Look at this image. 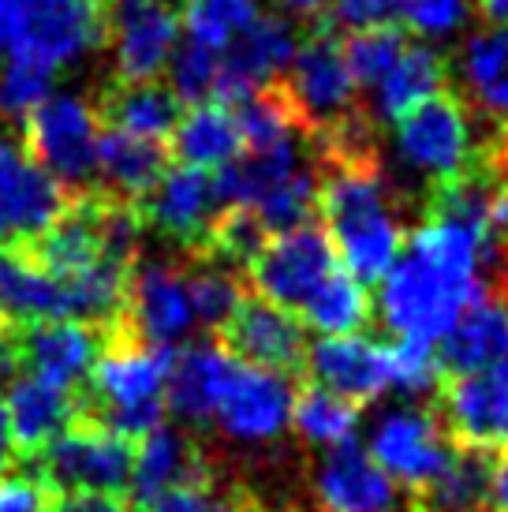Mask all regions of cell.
<instances>
[{
  "mask_svg": "<svg viewBox=\"0 0 508 512\" xmlns=\"http://www.w3.org/2000/svg\"><path fill=\"white\" fill-rule=\"evenodd\" d=\"M441 423L460 449H505L508 445V363L471 378L441 382L434 393Z\"/></svg>",
  "mask_w": 508,
  "mask_h": 512,
  "instance_id": "obj_13",
  "label": "cell"
},
{
  "mask_svg": "<svg viewBox=\"0 0 508 512\" xmlns=\"http://www.w3.org/2000/svg\"><path fill=\"white\" fill-rule=\"evenodd\" d=\"M389 352V382L408 393V397H423V393H438L441 367H438V348L430 341H415V337H396L385 344Z\"/></svg>",
  "mask_w": 508,
  "mask_h": 512,
  "instance_id": "obj_37",
  "label": "cell"
},
{
  "mask_svg": "<svg viewBox=\"0 0 508 512\" xmlns=\"http://www.w3.org/2000/svg\"><path fill=\"white\" fill-rule=\"evenodd\" d=\"M292 427L303 434V441H311V445L337 449V445H344V441H355L359 408L307 382L303 389H296V404H292Z\"/></svg>",
  "mask_w": 508,
  "mask_h": 512,
  "instance_id": "obj_32",
  "label": "cell"
},
{
  "mask_svg": "<svg viewBox=\"0 0 508 512\" xmlns=\"http://www.w3.org/2000/svg\"><path fill=\"white\" fill-rule=\"evenodd\" d=\"M135 441L116 438L109 430L75 423L53 438L42 453L27 460V475L45 486L49 498L64 494H113L120 498L135 471Z\"/></svg>",
  "mask_w": 508,
  "mask_h": 512,
  "instance_id": "obj_4",
  "label": "cell"
},
{
  "mask_svg": "<svg viewBox=\"0 0 508 512\" xmlns=\"http://www.w3.org/2000/svg\"><path fill=\"white\" fill-rule=\"evenodd\" d=\"M217 72H221V53L210 49V45H198L187 38V42L172 53L169 86L176 90V98L184 101V105H198V101L213 98Z\"/></svg>",
  "mask_w": 508,
  "mask_h": 512,
  "instance_id": "obj_38",
  "label": "cell"
},
{
  "mask_svg": "<svg viewBox=\"0 0 508 512\" xmlns=\"http://www.w3.org/2000/svg\"><path fill=\"white\" fill-rule=\"evenodd\" d=\"M471 12L486 30H508V0H471Z\"/></svg>",
  "mask_w": 508,
  "mask_h": 512,
  "instance_id": "obj_46",
  "label": "cell"
},
{
  "mask_svg": "<svg viewBox=\"0 0 508 512\" xmlns=\"http://www.w3.org/2000/svg\"><path fill=\"white\" fill-rule=\"evenodd\" d=\"M8 415H12V438L19 464H27L42 453L53 438L79 423V393L64 385L42 382V378H15L8 393Z\"/></svg>",
  "mask_w": 508,
  "mask_h": 512,
  "instance_id": "obj_25",
  "label": "cell"
},
{
  "mask_svg": "<svg viewBox=\"0 0 508 512\" xmlns=\"http://www.w3.org/2000/svg\"><path fill=\"white\" fill-rule=\"evenodd\" d=\"M299 34L281 15H258L251 27L240 30L221 53V72L213 83V98L221 105H240L273 79H281L299 49Z\"/></svg>",
  "mask_w": 508,
  "mask_h": 512,
  "instance_id": "obj_11",
  "label": "cell"
},
{
  "mask_svg": "<svg viewBox=\"0 0 508 512\" xmlns=\"http://www.w3.org/2000/svg\"><path fill=\"white\" fill-rule=\"evenodd\" d=\"M184 12L169 0H109V45L120 79H157L176 53Z\"/></svg>",
  "mask_w": 508,
  "mask_h": 512,
  "instance_id": "obj_12",
  "label": "cell"
},
{
  "mask_svg": "<svg viewBox=\"0 0 508 512\" xmlns=\"http://www.w3.org/2000/svg\"><path fill=\"white\" fill-rule=\"evenodd\" d=\"M49 501L53 498L45 494V486L27 471L0 475V512H45Z\"/></svg>",
  "mask_w": 508,
  "mask_h": 512,
  "instance_id": "obj_40",
  "label": "cell"
},
{
  "mask_svg": "<svg viewBox=\"0 0 508 512\" xmlns=\"http://www.w3.org/2000/svg\"><path fill=\"white\" fill-rule=\"evenodd\" d=\"M0 314L23 326L83 322V299L71 281L49 277L15 247H0Z\"/></svg>",
  "mask_w": 508,
  "mask_h": 512,
  "instance_id": "obj_21",
  "label": "cell"
},
{
  "mask_svg": "<svg viewBox=\"0 0 508 512\" xmlns=\"http://www.w3.org/2000/svg\"><path fill=\"white\" fill-rule=\"evenodd\" d=\"M15 464H19V456H15L12 415H8V400L0 397V475H8Z\"/></svg>",
  "mask_w": 508,
  "mask_h": 512,
  "instance_id": "obj_47",
  "label": "cell"
},
{
  "mask_svg": "<svg viewBox=\"0 0 508 512\" xmlns=\"http://www.w3.org/2000/svg\"><path fill=\"white\" fill-rule=\"evenodd\" d=\"M146 512H266V505L254 498L240 479H221L210 471L198 483L161 494Z\"/></svg>",
  "mask_w": 508,
  "mask_h": 512,
  "instance_id": "obj_33",
  "label": "cell"
},
{
  "mask_svg": "<svg viewBox=\"0 0 508 512\" xmlns=\"http://www.w3.org/2000/svg\"><path fill=\"white\" fill-rule=\"evenodd\" d=\"M105 348V333L86 322H34L23 329V367L30 378L79 389Z\"/></svg>",
  "mask_w": 508,
  "mask_h": 512,
  "instance_id": "obj_22",
  "label": "cell"
},
{
  "mask_svg": "<svg viewBox=\"0 0 508 512\" xmlns=\"http://www.w3.org/2000/svg\"><path fill=\"white\" fill-rule=\"evenodd\" d=\"M42 0H0V53L12 57L19 42L27 38L30 23L38 15Z\"/></svg>",
  "mask_w": 508,
  "mask_h": 512,
  "instance_id": "obj_41",
  "label": "cell"
},
{
  "mask_svg": "<svg viewBox=\"0 0 508 512\" xmlns=\"http://www.w3.org/2000/svg\"><path fill=\"white\" fill-rule=\"evenodd\" d=\"M490 512H508V445L494 453V479H490Z\"/></svg>",
  "mask_w": 508,
  "mask_h": 512,
  "instance_id": "obj_45",
  "label": "cell"
},
{
  "mask_svg": "<svg viewBox=\"0 0 508 512\" xmlns=\"http://www.w3.org/2000/svg\"><path fill=\"white\" fill-rule=\"evenodd\" d=\"M314 498L322 512H393L396 483L370 460L367 449L344 441L318 464Z\"/></svg>",
  "mask_w": 508,
  "mask_h": 512,
  "instance_id": "obj_23",
  "label": "cell"
},
{
  "mask_svg": "<svg viewBox=\"0 0 508 512\" xmlns=\"http://www.w3.org/2000/svg\"><path fill=\"white\" fill-rule=\"evenodd\" d=\"M68 191L0 139V247H27L64 210Z\"/></svg>",
  "mask_w": 508,
  "mask_h": 512,
  "instance_id": "obj_16",
  "label": "cell"
},
{
  "mask_svg": "<svg viewBox=\"0 0 508 512\" xmlns=\"http://www.w3.org/2000/svg\"><path fill=\"white\" fill-rule=\"evenodd\" d=\"M452 86V57L438 53L434 45L411 42L404 49V57L396 60V68L381 86L374 90V120H396L400 113H408L411 105H419L423 98L438 94Z\"/></svg>",
  "mask_w": 508,
  "mask_h": 512,
  "instance_id": "obj_29",
  "label": "cell"
},
{
  "mask_svg": "<svg viewBox=\"0 0 508 512\" xmlns=\"http://www.w3.org/2000/svg\"><path fill=\"white\" fill-rule=\"evenodd\" d=\"M396 146L411 169L426 176V187L460 176L482 150V143H475L464 98L452 86L396 116Z\"/></svg>",
  "mask_w": 508,
  "mask_h": 512,
  "instance_id": "obj_7",
  "label": "cell"
},
{
  "mask_svg": "<svg viewBox=\"0 0 508 512\" xmlns=\"http://www.w3.org/2000/svg\"><path fill=\"white\" fill-rule=\"evenodd\" d=\"M90 109H94L101 131L169 143V135L176 131L187 105L176 98V90L165 79H120L116 75V79L98 86Z\"/></svg>",
  "mask_w": 508,
  "mask_h": 512,
  "instance_id": "obj_19",
  "label": "cell"
},
{
  "mask_svg": "<svg viewBox=\"0 0 508 512\" xmlns=\"http://www.w3.org/2000/svg\"><path fill=\"white\" fill-rule=\"evenodd\" d=\"M479 243L464 225L426 221L404 240V251L385 273L378 318L396 337L441 341L464 307L479 296Z\"/></svg>",
  "mask_w": 508,
  "mask_h": 512,
  "instance_id": "obj_1",
  "label": "cell"
},
{
  "mask_svg": "<svg viewBox=\"0 0 508 512\" xmlns=\"http://www.w3.org/2000/svg\"><path fill=\"white\" fill-rule=\"evenodd\" d=\"M284 98L292 101L303 128L311 131V139H329L340 128H348L355 120H374L367 98L359 94L344 49H340V27L333 15L311 19L299 34V49L292 64L277 79Z\"/></svg>",
  "mask_w": 508,
  "mask_h": 512,
  "instance_id": "obj_3",
  "label": "cell"
},
{
  "mask_svg": "<svg viewBox=\"0 0 508 512\" xmlns=\"http://www.w3.org/2000/svg\"><path fill=\"white\" fill-rule=\"evenodd\" d=\"M288 12L303 15V23H311V19H322L329 15V0H281Z\"/></svg>",
  "mask_w": 508,
  "mask_h": 512,
  "instance_id": "obj_48",
  "label": "cell"
},
{
  "mask_svg": "<svg viewBox=\"0 0 508 512\" xmlns=\"http://www.w3.org/2000/svg\"><path fill=\"white\" fill-rule=\"evenodd\" d=\"M370 318H374V303L367 296V285H359L344 266L299 311L303 329H318L322 337H355L359 329L370 326Z\"/></svg>",
  "mask_w": 508,
  "mask_h": 512,
  "instance_id": "obj_31",
  "label": "cell"
},
{
  "mask_svg": "<svg viewBox=\"0 0 508 512\" xmlns=\"http://www.w3.org/2000/svg\"><path fill=\"white\" fill-rule=\"evenodd\" d=\"M180 12H184V30L191 42L225 53V45L258 19V4L254 0H187Z\"/></svg>",
  "mask_w": 508,
  "mask_h": 512,
  "instance_id": "obj_35",
  "label": "cell"
},
{
  "mask_svg": "<svg viewBox=\"0 0 508 512\" xmlns=\"http://www.w3.org/2000/svg\"><path fill=\"white\" fill-rule=\"evenodd\" d=\"M23 322H12L0 314V382L15 378L23 370Z\"/></svg>",
  "mask_w": 508,
  "mask_h": 512,
  "instance_id": "obj_44",
  "label": "cell"
},
{
  "mask_svg": "<svg viewBox=\"0 0 508 512\" xmlns=\"http://www.w3.org/2000/svg\"><path fill=\"white\" fill-rule=\"evenodd\" d=\"M370 460L378 464L393 483H404L408 490H419L430 479H438L456 456V441L441 423L438 408H393L378 419L370 434Z\"/></svg>",
  "mask_w": 508,
  "mask_h": 512,
  "instance_id": "obj_8",
  "label": "cell"
},
{
  "mask_svg": "<svg viewBox=\"0 0 508 512\" xmlns=\"http://www.w3.org/2000/svg\"><path fill=\"white\" fill-rule=\"evenodd\" d=\"M213 471L206 453L198 449L195 438H187L184 430L157 427L150 438L139 441L135 449V471H131V505L146 512L161 494H169L176 486L198 483Z\"/></svg>",
  "mask_w": 508,
  "mask_h": 512,
  "instance_id": "obj_24",
  "label": "cell"
},
{
  "mask_svg": "<svg viewBox=\"0 0 508 512\" xmlns=\"http://www.w3.org/2000/svg\"><path fill=\"white\" fill-rule=\"evenodd\" d=\"M408 45H411V30L400 19L367 23V27H352L348 34H340L344 64H348L359 94H374L381 86V79L396 68V60L404 57Z\"/></svg>",
  "mask_w": 508,
  "mask_h": 512,
  "instance_id": "obj_30",
  "label": "cell"
},
{
  "mask_svg": "<svg viewBox=\"0 0 508 512\" xmlns=\"http://www.w3.org/2000/svg\"><path fill=\"white\" fill-rule=\"evenodd\" d=\"M467 12V0H400V23L419 34H449Z\"/></svg>",
  "mask_w": 508,
  "mask_h": 512,
  "instance_id": "obj_39",
  "label": "cell"
},
{
  "mask_svg": "<svg viewBox=\"0 0 508 512\" xmlns=\"http://www.w3.org/2000/svg\"><path fill=\"white\" fill-rule=\"evenodd\" d=\"M337 270V247L322 228V221L314 217L307 225L269 236L243 273L251 281L254 296H262L266 303L299 318V311L318 296V288Z\"/></svg>",
  "mask_w": 508,
  "mask_h": 512,
  "instance_id": "obj_5",
  "label": "cell"
},
{
  "mask_svg": "<svg viewBox=\"0 0 508 512\" xmlns=\"http://www.w3.org/2000/svg\"><path fill=\"white\" fill-rule=\"evenodd\" d=\"M311 385L363 408L389 389V352L385 344L367 337H318L307 344V370Z\"/></svg>",
  "mask_w": 508,
  "mask_h": 512,
  "instance_id": "obj_17",
  "label": "cell"
},
{
  "mask_svg": "<svg viewBox=\"0 0 508 512\" xmlns=\"http://www.w3.org/2000/svg\"><path fill=\"white\" fill-rule=\"evenodd\" d=\"M243 150H247V143H243L240 116L232 105H221V101L187 105L176 131L169 135L172 161L191 165V169L217 172L232 165Z\"/></svg>",
  "mask_w": 508,
  "mask_h": 512,
  "instance_id": "obj_27",
  "label": "cell"
},
{
  "mask_svg": "<svg viewBox=\"0 0 508 512\" xmlns=\"http://www.w3.org/2000/svg\"><path fill=\"white\" fill-rule=\"evenodd\" d=\"M296 378L269 374L247 367L236 359L228 385L217 404V423L236 441H273L292 427V404H296Z\"/></svg>",
  "mask_w": 508,
  "mask_h": 512,
  "instance_id": "obj_14",
  "label": "cell"
},
{
  "mask_svg": "<svg viewBox=\"0 0 508 512\" xmlns=\"http://www.w3.org/2000/svg\"><path fill=\"white\" fill-rule=\"evenodd\" d=\"M236 367V359L228 356L221 344L198 341L187 348H176L169 370V385H165V404L184 423L202 427L217 415L221 393L228 385V374Z\"/></svg>",
  "mask_w": 508,
  "mask_h": 512,
  "instance_id": "obj_26",
  "label": "cell"
},
{
  "mask_svg": "<svg viewBox=\"0 0 508 512\" xmlns=\"http://www.w3.org/2000/svg\"><path fill=\"white\" fill-rule=\"evenodd\" d=\"M508 363V285L479 288V296L464 307L456 326L441 337L438 367L441 382L471 378L482 370Z\"/></svg>",
  "mask_w": 508,
  "mask_h": 512,
  "instance_id": "obj_15",
  "label": "cell"
},
{
  "mask_svg": "<svg viewBox=\"0 0 508 512\" xmlns=\"http://www.w3.org/2000/svg\"><path fill=\"white\" fill-rule=\"evenodd\" d=\"M101 45H109V0H42L27 38L12 57H30L60 68Z\"/></svg>",
  "mask_w": 508,
  "mask_h": 512,
  "instance_id": "obj_18",
  "label": "cell"
},
{
  "mask_svg": "<svg viewBox=\"0 0 508 512\" xmlns=\"http://www.w3.org/2000/svg\"><path fill=\"white\" fill-rule=\"evenodd\" d=\"M490 150H494V157H497V165L508 172V128L505 131H497L494 139H490Z\"/></svg>",
  "mask_w": 508,
  "mask_h": 512,
  "instance_id": "obj_49",
  "label": "cell"
},
{
  "mask_svg": "<svg viewBox=\"0 0 508 512\" xmlns=\"http://www.w3.org/2000/svg\"><path fill=\"white\" fill-rule=\"evenodd\" d=\"M45 512H139L131 501L113 498V494H64L53 498Z\"/></svg>",
  "mask_w": 508,
  "mask_h": 512,
  "instance_id": "obj_43",
  "label": "cell"
},
{
  "mask_svg": "<svg viewBox=\"0 0 508 512\" xmlns=\"http://www.w3.org/2000/svg\"><path fill=\"white\" fill-rule=\"evenodd\" d=\"M318 221L337 247L340 266L359 285H381L404 251V228L393 217L378 157H318Z\"/></svg>",
  "mask_w": 508,
  "mask_h": 512,
  "instance_id": "obj_2",
  "label": "cell"
},
{
  "mask_svg": "<svg viewBox=\"0 0 508 512\" xmlns=\"http://www.w3.org/2000/svg\"><path fill=\"white\" fill-rule=\"evenodd\" d=\"M169 169V143L120 135V131H101L98 135V172L105 176V187L116 191L120 199L139 202L146 191H154L161 184V176Z\"/></svg>",
  "mask_w": 508,
  "mask_h": 512,
  "instance_id": "obj_28",
  "label": "cell"
},
{
  "mask_svg": "<svg viewBox=\"0 0 508 512\" xmlns=\"http://www.w3.org/2000/svg\"><path fill=\"white\" fill-rule=\"evenodd\" d=\"M221 348L232 359L247 367L284 374V378H303L307 370V329L296 314L281 311L262 296H243V303L232 311L225 326L217 329Z\"/></svg>",
  "mask_w": 508,
  "mask_h": 512,
  "instance_id": "obj_9",
  "label": "cell"
},
{
  "mask_svg": "<svg viewBox=\"0 0 508 512\" xmlns=\"http://www.w3.org/2000/svg\"><path fill=\"white\" fill-rule=\"evenodd\" d=\"M225 206L217 195V176L191 165H172L154 191H146L135 202L142 228L157 232L161 240H172L195 255L210 225Z\"/></svg>",
  "mask_w": 508,
  "mask_h": 512,
  "instance_id": "obj_10",
  "label": "cell"
},
{
  "mask_svg": "<svg viewBox=\"0 0 508 512\" xmlns=\"http://www.w3.org/2000/svg\"><path fill=\"white\" fill-rule=\"evenodd\" d=\"M53 75H57V68H49L42 60L8 57L4 72H0V113L15 120V124H23L49 98Z\"/></svg>",
  "mask_w": 508,
  "mask_h": 512,
  "instance_id": "obj_36",
  "label": "cell"
},
{
  "mask_svg": "<svg viewBox=\"0 0 508 512\" xmlns=\"http://www.w3.org/2000/svg\"><path fill=\"white\" fill-rule=\"evenodd\" d=\"M127 326L146 344L176 348L195 326L187 277L169 262L135 266L131 292H127Z\"/></svg>",
  "mask_w": 508,
  "mask_h": 512,
  "instance_id": "obj_20",
  "label": "cell"
},
{
  "mask_svg": "<svg viewBox=\"0 0 508 512\" xmlns=\"http://www.w3.org/2000/svg\"><path fill=\"white\" fill-rule=\"evenodd\" d=\"M400 12V0H333V23H348V27H367V23H385Z\"/></svg>",
  "mask_w": 508,
  "mask_h": 512,
  "instance_id": "obj_42",
  "label": "cell"
},
{
  "mask_svg": "<svg viewBox=\"0 0 508 512\" xmlns=\"http://www.w3.org/2000/svg\"><path fill=\"white\" fill-rule=\"evenodd\" d=\"M187 296H191L195 322H202L206 329H221L243 303L247 285L240 281V273L195 258V270L187 273Z\"/></svg>",
  "mask_w": 508,
  "mask_h": 512,
  "instance_id": "obj_34",
  "label": "cell"
},
{
  "mask_svg": "<svg viewBox=\"0 0 508 512\" xmlns=\"http://www.w3.org/2000/svg\"><path fill=\"white\" fill-rule=\"evenodd\" d=\"M98 120L83 98H45L19 124V150L64 191L90 187L98 172Z\"/></svg>",
  "mask_w": 508,
  "mask_h": 512,
  "instance_id": "obj_6",
  "label": "cell"
}]
</instances>
